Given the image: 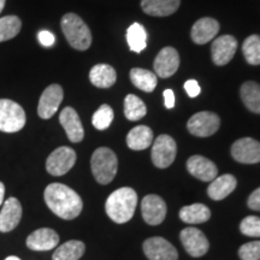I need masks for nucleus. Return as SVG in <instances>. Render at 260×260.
Here are the masks:
<instances>
[{"label": "nucleus", "instance_id": "473e14b6", "mask_svg": "<svg viewBox=\"0 0 260 260\" xmlns=\"http://www.w3.org/2000/svg\"><path fill=\"white\" fill-rule=\"evenodd\" d=\"M113 117H115V113H113V110L111 106L104 104L94 112L92 123L94 128L98 130H105L111 125L113 121Z\"/></svg>", "mask_w": 260, "mask_h": 260}, {"label": "nucleus", "instance_id": "393cba45", "mask_svg": "<svg viewBox=\"0 0 260 260\" xmlns=\"http://www.w3.org/2000/svg\"><path fill=\"white\" fill-rule=\"evenodd\" d=\"M211 218V211L204 204H193L180 210V219L188 224H200Z\"/></svg>", "mask_w": 260, "mask_h": 260}, {"label": "nucleus", "instance_id": "7ed1b4c3", "mask_svg": "<svg viewBox=\"0 0 260 260\" xmlns=\"http://www.w3.org/2000/svg\"><path fill=\"white\" fill-rule=\"evenodd\" d=\"M60 27L69 45L77 51L88 50L92 45V32L88 25L76 14H67L60 21Z\"/></svg>", "mask_w": 260, "mask_h": 260}, {"label": "nucleus", "instance_id": "2eb2a0df", "mask_svg": "<svg viewBox=\"0 0 260 260\" xmlns=\"http://www.w3.org/2000/svg\"><path fill=\"white\" fill-rule=\"evenodd\" d=\"M144 252L149 260H177L178 253L168 240L151 237L144 242Z\"/></svg>", "mask_w": 260, "mask_h": 260}, {"label": "nucleus", "instance_id": "a211bd4d", "mask_svg": "<svg viewBox=\"0 0 260 260\" xmlns=\"http://www.w3.org/2000/svg\"><path fill=\"white\" fill-rule=\"evenodd\" d=\"M187 170L191 176L204 182L213 181L218 174L216 164L203 155H193L188 159Z\"/></svg>", "mask_w": 260, "mask_h": 260}, {"label": "nucleus", "instance_id": "c85d7f7f", "mask_svg": "<svg viewBox=\"0 0 260 260\" xmlns=\"http://www.w3.org/2000/svg\"><path fill=\"white\" fill-rule=\"evenodd\" d=\"M126 41L130 50L135 53H140L147 46V32L144 25L140 23H133L126 30Z\"/></svg>", "mask_w": 260, "mask_h": 260}, {"label": "nucleus", "instance_id": "f03ea898", "mask_svg": "<svg viewBox=\"0 0 260 260\" xmlns=\"http://www.w3.org/2000/svg\"><path fill=\"white\" fill-rule=\"evenodd\" d=\"M138 194L133 188L123 187L110 194L105 204L107 216L115 223L129 222L135 213Z\"/></svg>", "mask_w": 260, "mask_h": 260}, {"label": "nucleus", "instance_id": "c756f323", "mask_svg": "<svg viewBox=\"0 0 260 260\" xmlns=\"http://www.w3.org/2000/svg\"><path fill=\"white\" fill-rule=\"evenodd\" d=\"M147 113L145 103L135 94H128L124 99V116L132 122L140 121Z\"/></svg>", "mask_w": 260, "mask_h": 260}, {"label": "nucleus", "instance_id": "412c9836", "mask_svg": "<svg viewBox=\"0 0 260 260\" xmlns=\"http://www.w3.org/2000/svg\"><path fill=\"white\" fill-rule=\"evenodd\" d=\"M181 0H141L145 14L154 17H167L177 11Z\"/></svg>", "mask_w": 260, "mask_h": 260}, {"label": "nucleus", "instance_id": "7c9ffc66", "mask_svg": "<svg viewBox=\"0 0 260 260\" xmlns=\"http://www.w3.org/2000/svg\"><path fill=\"white\" fill-rule=\"evenodd\" d=\"M22 22L17 16H5L0 18V42L11 40L21 31Z\"/></svg>", "mask_w": 260, "mask_h": 260}, {"label": "nucleus", "instance_id": "a878e982", "mask_svg": "<svg viewBox=\"0 0 260 260\" xmlns=\"http://www.w3.org/2000/svg\"><path fill=\"white\" fill-rule=\"evenodd\" d=\"M130 80L136 88L144 90L146 93L153 92L158 84L157 75L141 68H134L130 70Z\"/></svg>", "mask_w": 260, "mask_h": 260}, {"label": "nucleus", "instance_id": "f257e3e1", "mask_svg": "<svg viewBox=\"0 0 260 260\" xmlns=\"http://www.w3.org/2000/svg\"><path fill=\"white\" fill-rule=\"evenodd\" d=\"M44 198L48 209L61 219H75L82 212L83 203L81 197L65 184H48L45 189Z\"/></svg>", "mask_w": 260, "mask_h": 260}, {"label": "nucleus", "instance_id": "cd10ccee", "mask_svg": "<svg viewBox=\"0 0 260 260\" xmlns=\"http://www.w3.org/2000/svg\"><path fill=\"white\" fill-rule=\"evenodd\" d=\"M86 251V246L79 240H70L54 251L52 260H79Z\"/></svg>", "mask_w": 260, "mask_h": 260}, {"label": "nucleus", "instance_id": "72a5a7b5", "mask_svg": "<svg viewBox=\"0 0 260 260\" xmlns=\"http://www.w3.org/2000/svg\"><path fill=\"white\" fill-rule=\"evenodd\" d=\"M240 230L246 236L260 237V218L256 216L246 217L240 224Z\"/></svg>", "mask_w": 260, "mask_h": 260}, {"label": "nucleus", "instance_id": "bb28decb", "mask_svg": "<svg viewBox=\"0 0 260 260\" xmlns=\"http://www.w3.org/2000/svg\"><path fill=\"white\" fill-rule=\"evenodd\" d=\"M240 95L249 111L260 115V84L254 81H247L241 86Z\"/></svg>", "mask_w": 260, "mask_h": 260}, {"label": "nucleus", "instance_id": "79ce46f5", "mask_svg": "<svg viewBox=\"0 0 260 260\" xmlns=\"http://www.w3.org/2000/svg\"><path fill=\"white\" fill-rule=\"evenodd\" d=\"M5 260H21L18 258V256H15V255H10V256H8V258H6Z\"/></svg>", "mask_w": 260, "mask_h": 260}, {"label": "nucleus", "instance_id": "58836bf2", "mask_svg": "<svg viewBox=\"0 0 260 260\" xmlns=\"http://www.w3.org/2000/svg\"><path fill=\"white\" fill-rule=\"evenodd\" d=\"M164 100L167 109H172L175 106V94L172 89L164 90Z\"/></svg>", "mask_w": 260, "mask_h": 260}, {"label": "nucleus", "instance_id": "9b49d317", "mask_svg": "<svg viewBox=\"0 0 260 260\" xmlns=\"http://www.w3.org/2000/svg\"><path fill=\"white\" fill-rule=\"evenodd\" d=\"M232 155L242 164L260 162V142L252 138H242L232 146Z\"/></svg>", "mask_w": 260, "mask_h": 260}, {"label": "nucleus", "instance_id": "4be33fe9", "mask_svg": "<svg viewBox=\"0 0 260 260\" xmlns=\"http://www.w3.org/2000/svg\"><path fill=\"white\" fill-rule=\"evenodd\" d=\"M237 181L233 175H222V176L214 178L211 181L209 188H207V194L212 200L219 201L225 199L228 195H230L236 188Z\"/></svg>", "mask_w": 260, "mask_h": 260}, {"label": "nucleus", "instance_id": "9d476101", "mask_svg": "<svg viewBox=\"0 0 260 260\" xmlns=\"http://www.w3.org/2000/svg\"><path fill=\"white\" fill-rule=\"evenodd\" d=\"M180 239L187 253L194 258H200L209 251L210 243L205 234L195 228H186L180 234Z\"/></svg>", "mask_w": 260, "mask_h": 260}, {"label": "nucleus", "instance_id": "423d86ee", "mask_svg": "<svg viewBox=\"0 0 260 260\" xmlns=\"http://www.w3.org/2000/svg\"><path fill=\"white\" fill-rule=\"evenodd\" d=\"M176 153V141L170 135H159L152 146V161L159 169H167L174 162Z\"/></svg>", "mask_w": 260, "mask_h": 260}, {"label": "nucleus", "instance_id": "ddd939ff", "mask_svg": "<svg viewBox=\"0 0 260 260\" xmlns=\"http://www.w3.org/2000/svg\"><path fill=\"white\" fill-rule=\"evenodd\" d=\"M141 213L149 225H159L167 216V204L159 195L149 194L142 199Z\"/></svg>", "mask_w": 260, "mask_h": 260}, {"label": "nucleus", "instance_id": "e433bc0d", "mask_svg": "<svg viewBox=\"0 0 260 260\" xmlns=\"http://www.w3.org/2000/svg\"><path fill=\"white\" fill-rule=\"evenodd\" d=\"M184 89H186L187 94L190 98L198 96L201 93V88H200L199 83H198V81H195V80H188L187 82L184 83Z\"/></svg>", "mask_w": 260, "mask_h": 260}, {"label": "nucleus", "instance_id": "6e6552de", "mask_svg": "<svg viewBox=\"0 0 260 260\" xmlns=\"http://www.w3.org/2000/svg\"><path fill=\"white\" fill-rule=\"evenodd\" d=\"M219 126L220 118L218 115L210 111L195 113L187 123L188 132L191 135L199 136V138H209L218 132Z\"/></svg>", "mask_w": 260, "mask_h": 260}, {"label": "nucleus", "instance_id": "ea45409f", "mask_svg": "<svg viewBox=\"0 0 260 260\" xmlns=\"http://www.w3.org/2000/svg\"><path fill=\"white\" fill-rule=\"evenodd\" d=\"M4 195H5V186L3 182H0V205L4 204Z\"/></svg>", "mask_w": 260, "mask_h": 260}, {"label": "nucleus", "instance_id": "0eeeda50", "mask_svg": "<svg viewBox=\"0 0 260 260\" xmlns=\"http://www.w3.org/2000/svg\"><path fill=\"white\" fill-rule=\"evenodd\" d=\"M76 152L73 148L61 146L54 149L46 160V170L52 176H63L76 162Z\"/></svg>", "mask_w": 260, "mask_h": 260}, {"label": "nucleus", "instance_id": "20e7f679", "mask_svg": "<svg viewBox=\"0 0 260 260\" xmlns=\"http://www.w3.org/2000/svg\"><path fill=\"white\" fill-rule=\"evenodd\" d=\"M93 176L100 184L111 183L117 174L118 160L112 149L107 147H99L94 151L90 159Z\"/></svg>", "mask_w": 260, "mask_h": 260}, {"label": "nucleus", "instance_id": "f704fd0d", "mask_svg": "<svg viewBox=\"0 0 260 260\" xmlns=\"http://www.w3.org/2000/svg\"><path fill=\"white\" fill-rule=\"evenodd\" d=\"M239 256L241 260H260V241L248 242L240 247Z\"/></svg>", "mask_w": 260, "mask_h": 260}, {"label": "nucleus", "instance_id": "dca6fc26", "mask_svg": "<svg viewBox=\"0 0 260 260\" xmlns=\"http://www.w3.org/2000/svg\"><path fill=\"white\" fill-rule=\"evenodd\" d=\"M59 243V235L50 228L35 230L27 237V247L31 251H51Z\"/></svg>", "mask_w": 260, "mask_h": 260}, {"label": "nucleus", "instance_id": "4468645a", "mask_svg": "<svg viewBox=\"0 0 260 260\" xmlns=\"http://www.w3.org/2000/svg\"><path fill=\"white\" fill-rule=\"evenodd\" d=\"M237 46V40L233 35H222L214 39L211 46V54H212L213 63L218 67H223L229 63L235 56Z\"/></svg>", "mask_w": 260, "mask_h": 260}, {"label": "nucleus", "instance_id": "c9c22d12", "mask_svg": "<svg viewBox=\"0 0 260 260\" xmlns=\"http://www.w3.org/2000/svg\"><path fill=\"white\" fill-rule=\"evenodd\" d=\"M38 39H39V41H40V44L42 45V46H45V47L53 46L54 41H56V38H54V35L48 30H41L38 34Z\"/></svg>", "mask_w": 260, "mask_h": 260}, {"label": "nucleus", "instance_id": "6ab92c4d", "mask_svg": "<svg viewBox=\"0 0 260 260\" xmlns=\"http://www.w3.org/2000/svg\"><path fill=\"white\" fill-rule=\"evenodd\" d=\"M219 23L217 19L203 17L198 19L190 30V37L197 45H205L217 37L219 31Z\"/></svg>", "mask_w": 260, "mask_h": 260}, {"label": "nucleus", "instance_id": "aec40b11", "mask_svg": "<svg viewBox=\"0 0 260 260\" xmlns=\"http://www.w3.org/2000/svg\"><path fill=\"white\" fill-rule=\"evenodd\" d=\"M22 218V205L16 198H9L0 212V232H12Z\"/></svg>", "mask_w": 260, "mask_h": 260}, {"label": "nucleus", "instance_id": "1a4fd4ad", "mask_svg": "<svg viewBox=\"0 0 260 260\" xmlns=\"http://www.w3.org/2000/svg\"><path fill=\"white\" fill-rule=\"evenodd\" d=\"M64 92L59 84H51L44 90L39 100L38 115L42 119H50L56 115L63 102Z\"/></svg>", "mask_w": 260, "mask_h": 260}, {"label": "nucleus", "instance_id": "2f4dec72", "mask_svg": "<svg viewBox=\"0 0 260 260\" xmlns=\"http://www.w3.org/2000/svg\"><path fill=\"white\" fill-rule=\"evenodd\" d=\"M242 52L246 61L249 65H253V67L260 65V35H249L243 41Z\"/></svg>", "mask_w": 260, "mask_h": 260}, {"label": "nucleus", "instance_id": "39448f33", "mask_svg": "<svg viewBox=\"0 0 260 260\" xmlns=\"http://www.w3.org/2000/svg\"><path fill=\"white\" fill-rule=\"evenodd\" d=\"M27 122L25 112L19 104L10 99H0V132L17 133Z\"/></svg>", "mask_w": 260, "mask_h": 260}, {"label": "nucleus", "instance_id": "f8f14e48", "mask_svg": "<svg viewBox=\"0 0 260 260\" xmlns=\"http://www.w3.org/2000/svg\"><path fill=\"white\" fill-rule=\"evenodd\" d=\"M180 67V56L176 48L174 47H164L155 57L153 68L155 75L161 79H169L172 75L176 74Z\"/></svg>", "mask_w": 260, "mask_h": 260}, {"label": "nucleus", "instance_id": "4c0bfd02", "mask_svg": "<svg viewBox=\"0 0 260 260\" xmlns=\"http://www.w3.org/2000/svg\"><path fill=\"white\" fill-rule=\"evenodd\" d=\"M247 205H248L249 209L260 211V187L249 195L248 200H247Z\"/></svg>", "mask_w": 260, "mask_h": 260}, {"label": "nucleus", "instance_id": "f3484780", "mask_svg": "<svg viewBox=\"0 0 260 260\" xmlns=\"http://www.w3.org/2000/svg\"><path fill=\"white\" fill-rule=\"evenodd\" d=\"M59 122L67 133L68 139L74 144H79L84 138V129L77 112L73 107L68 106L63 109L59 115Z\"/></svg>", "mask_w": 260, "mask_h": 260}, {"label": "nucleus", "instance_id": "5701e85b", "mask_svg": "<svg viewBox=\"0 0 260 260\" xmlns=\"http://www.w3.org/2000/svg\"><path fill=\"white\" fill-rule=\"evenodd\" d=\"M153 142V132L147 125H138L126 135V145L133 151H144Z\"/></svg>", "mask_w": 260, "mask_h": 260}, {"label": "nucleus", "instance_id": "b1692460", "mask_svg": "<svg viewBox=\"0 0 260 260\" xmlns=\"http://www.w3.org/2000/svg\"><path fill=\"white\" fill-rule=\"evenodd\" d=\"M89 80L98 88H110L116 83V70L109 64H96L89 71Z\"/></svg>", "mask_w": 260, "mask_h": 260}, {"label": "nucleus", "instance_id": "a19ab883", "mask_svg": "<svg viewBox=\"0 0 260 260\" xmlns=\"http://www.w3.org/2000/svg\"><path fill=\"white\" fill-rule=\"evenodd\" d=\"M5 3H6V0H0V14H2L3 10H4V8H5Z\"/></svg>", "mask_w": 260, "mask_h": 260}]
</instances>
